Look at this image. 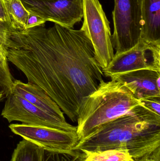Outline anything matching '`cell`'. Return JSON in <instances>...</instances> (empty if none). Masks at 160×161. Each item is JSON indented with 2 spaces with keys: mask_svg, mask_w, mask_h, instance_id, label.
I'll use <instances>...</instances> for the list:
<instances>
[{
  "mask_svg": "<svg viewBox=\"0 0 160 161\" xmlns=\"http://www.w3.org/2000/svg\"><path fill=\"white\" fill-rule=\"evenodd\" d=\"M33 1H49V0H33Z\"/></svg>",
  "mask_w": 160,
  "mask_h": 161,
  "instance_id": "cell-23",
  "label": "cell"
},
{
  "mask_svg": "<svg viewBox=\"0 0 160 161\" xmlns=\"http://www.w3.org/2000/svg\"><path fill=\"white\" fill-rule=\"evenodd\" d=\"M4 0H0V31H13Z\"/></svg>",
  "mask_w": 160,
  "mask_h": 161,
  "instance_id": "cell-18",
  "label": "cell"
},
{
  "mask_svg": "<svg viewBox=\"0 0 160 161\" xmlns=\"http://www.w3.org/2000/svg\"><path fill=\"white\" fill-rule=\"evenodd\" d=\"M82 152L86 155L85 161H134L128 151L123 149H109L99 152Z\"/></svg>",
  "mask_w": 160,
  "mask_h": 161,
  "instance_id": "cell-15",
  "label": "cell"
},
{
  "mask_svg": "<svg viewBox=\"0 0 160 161\" xmlns=\"http://www.w3.org/2000/svg\"><path fill=\"white\" fill-rule=\"evenodd\" d=\"M9 128L14 134L48 151L71 150L79 142L76 132L23 124H11Z\"/></svg>",
  "mask_w": 160,
  "mask_h": 161,
  "instance_id": "cell-9",
  "label": "cell"
},
{
  "mask_svg": "<svg viewBox=\"0 0 160 161\" xmlns=\"http://www.w3.org/2000/svg\"><path fill=\"white\" fill-rule=\"evenodd\" d=\"M141 40L160 45V0H143Z\"/></svg>",
  "mask_w": 160,
  "mask_h": 161,
  "instance_id": "cell-12",
  "label": "cell"
},
{
  "mask_svg": "<svg viewBox=\"0 0 160 161\" xmlns=\"http://www.w3.org/2000/svg\"><path fill=\"white\" fill-rule=\"evenodd\" d=\"M9 61L75 123L85 98L103 80L102 69L84 31L54 24L9 33Z\"/></svg>",
  "mask_w": 160,
  "mask_h": 161,
  "instance_id": "cell-1",
  "label": "cell"
},
{
  "mask_svg": "<svg viewBox=\"0 0 160 161\" xmlns=\"http://www.w3.org/2000/svg\"><path fill=\"white\" fill-rule=\"evenodd\" d=\"M11 91L43 111L59 118H65L58 105L36 84L15 80Z\"/></svg>",
  "mask_w": 160,
  "mask_h": 161,
  "instance_id": "cell-11",
  "label": "cell"
},
{
  "mask_svg": "<svg viewBox=\"0 0 160 161\" xmlns=\"http://www.w3.org/2000/svg\"><path fill=\"white\" fill-rule=\"evenodd\" d=\"M142 69L160 72V45L150 44L140 40L129 50L115 54L108 67L102 71L103 75L111 77Z\"/></svg>",
  "mask_w": 160,
  "mask_h": 161,
  "instance_id": "cell-7",
  "label": "cell"
},
{
  "mask_svg": "<svg viewBox=\"0 0 160 161\" xmlns=\"http://www.w3.org/2000/svg\"><path fill=\"white\" fill-rule=\"evenodd\" d=\"M46 22V21L39 18L38 16L30 13L27 21L26 29L39 25H45Z\"/></svg>",
  "mask_w": 160,
  "mask_h": 161,
  "instance_id": "cell-21",
  "label": "cell"
},
{
  "mask_svg": "<svg viewBox=\"0 0 160 161\" xmlns=\"http://www.w3.org/2000/svg\"><path fill=\"white\" fill-rule=\"evenodd\" d=\"M10 32L0 31V65L9 69L6 55V45Z\"/></svg>",
  "mask_w": 160,
  "mask_h": 161,
  "instance_id": "cell-17",
  "label": "cell"
},
{
  "mask_svg": "<svg viewBox=\"0 0 160 161\" xmlns=\"http://www.w3.org/2000/svg\"><path fill=\"white\" fill-rule=\"evenodd\" d=\"M9 80L7 70L0 65V102L3 100L6 93Z\"/></svg>",
  "mask_w": 160,
  "mask_h": 161,
  "instance_id": "cell-20",
  "label": "cell"
},
{
  "mask_svg": "<svg viewBox=\"0 0 160 161\" xmlns=\"http://www.w3.org/2000/svg\"><path fill=\"white\" fill-rule=\"evenodd\" d=\"M86 155L78 149L65 151L44 150L42 161H85Z\"/></svg>",
  "mask_w": 160,
  "mask_h": 161,
  "instance_id": "cell-16",
  "label": "cell"
},
{
  "mask_svg": "<svg viewBox=\"0 0 160 161\" xmlns=\"http://www.w3.org/2000/svg\"><path fill=\"white\" fill-rule=\"evenodd\" d=\"M84 31L94 48L95 57L101 69L107 68L114 56L110 22L99 0H83Z\"/></svg>",
  "mask_w": 160,
  "mask_h": 161,
  "instance_id": "cell-4",
  "label": "cell"
},
{
  "mask_svg": "<svg viewBox=\"0 0 160 161\" xmlns=\"http://www.w3.org/2000/svg\"><path fill=\"white\" fill-rule=\"evenodd\" d=\"M43 151L40 147L23 139L14 149L11 161H42Z\"/></svg>",
  "mask_w": 160,
  "mask_h": 161,
  "instance_id": "cell-14",
  "label": "cell"
},
{
  "mask_svg": "<svg viewBox=\"0 0 160 161\" xmlns=\"http://www.w3.org/2000/svg\"><path fill=\"white\" fill-rule=\"evenodd\" d=\"M143 0H114L111 42L116 53L129 50L141 39Z\"/></svg>",
  "mask_w": 160,
  "mask_h": 161,
  "instance_id": "cell-5",
  "label": "cell"
},
{
  "mask_svg": "<svg viewBox=\"0 0 160 161\" xmlns=\"http://www.w3.org/2000/svg\"><path fill=\"white\" fill-rule=\"evenodd\" d=\"M141 105L123 83L114 79L102 80L96 90L85 98L80 111L76 132L79 142Z\"/></svg>",
  "mask_w": 160,
  "mask_h": 161,
  "instance_id": "cell-3",
  "label": "cell"
},
{
  "mask_svg": "<svg viewBox=\"0 0 160 161\" xmlns=\"http://www.w3.org/2000/svg\"><path fill=\"white\" fill-rule=\"evenodd\" d=\"M8 14L14 30L26 29L30 12L25 8L21 0H4Z\"/></svg>",
  "mask_w": 160,
  "mask_h": 161,
  "instance_id": "cell-13",
  "label": "cell"
},
{
  "mask_svg": "<svg viewBox=\"0 0 160 161\" xmlns=\"http://www.w3.org/2000/svg\"><path fill=\"white\" fill-rule=\"evenodd\" d=\"M110 78L124 84L139 100L160 97V72L139 70L115 75Z\"/></svg>",
  "mask_w": 160,
  "mask_h": 161,
  "instance_id": "cell-10",
  "label": "cell"
},
{
  "mask_svg": "<svg viewBox=\"0 0 160 161\" xmlns=\"http://www.w3.org/2000/svg\"><path fill=\"white\" fill-rule=\"evenodd\" d=\"M134 161H160V146L151 153L134 159Z\"/></svg>",
  "mask_w": 160,
  "mask_h": 161,
  "instance_id": "cell-22",
  "label": "cell"
},
{
  "mask_svg": "<svg viewBox=\"0 0 160 161\" xmlns=\"http://www.w3.org/2000/svg\"><path fill=\"white\" fill-rule=\"evenodd\" d=\"M21 1L30 13L65 28H73L83 17V0Z\"/></svg>",
  "mask_w": 160,
  "mask_h": 161,
  "instance_id": "cell-8",
  "label": "cell"
},
{
  "mask_svg": "<svg viewBox=\"0 0 160 161\" xmlns=\"http://www.w3.org/2000/svg\"><path fill=\"white\" fill-rule=\"evenodd\" d=\"M160 146V115L141 105L105 124L72 149L89 152L123 149L134 160Z\"/></svg>",
  "mask_w": 160,
  "mask_h": 161,
  "instance_id": "cell-2",
  "label": "cell"
},
{
  "mask_svg": "<svg viewBox=\"0 0 160 161\" xmlns=\"http://www.w3.org/2000/svg\"><path fill=\"white\" fill-rule=\"evenodd\" d=\"M143 106L160 115V97H153L140 100Z\"/></svg>",
  "mask_w": 160,
  "mask_h": 161,
  "instance_id": "cell-19",
  "label": "cell"
},
{
  "mask_svg": "<svg viewBox=\"0 0 160 161\" xmlns=\"http://www.w3.org/2000/svg\"><path fill=\"white\" fill-rule=\"evenodd\" d=\"M2 116L8 123L19 121L24 125L46 127L68 132H77V126L65 118L49 114L10 91L7 97Z\"/></svg>",
  "mask_w": 160,
  "mask_h": 161,
  "instance_id": "cell-6",
  "label": "cell"
}]
</instances>
